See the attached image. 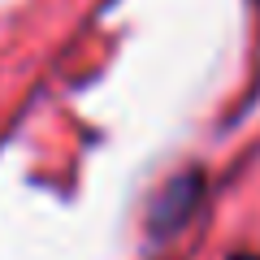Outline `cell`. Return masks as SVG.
<instances>
[{
  "label": "cell",
  "mask_w": 260,
  "mask_h": 260,
  "mask_svg": "<svg viewBox=\"0 0 260 260\" xmlns=\"http://www.w3.org/2000/svg\"><path fill=\"white\" fill-rule=\"evenodd\" d=\"M234 260H260V256H234Z\"/></svg>",
  "instance_id": "1"
}]
</instances>
